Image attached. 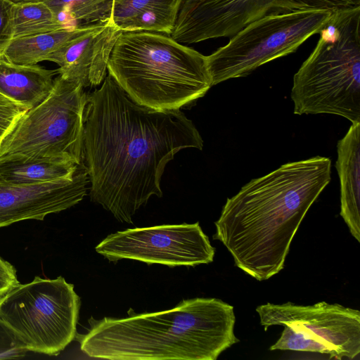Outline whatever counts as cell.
<instances>
[{"label": "cell", "mask_w": 360, "mask_h": 360, "mask_svg": "<svg viewBox=\"0 0 360 360\" xmlns=\"http://www.w3.org/2000/svg\"><path fill=\"white\" fill-rule=\"evenodd\" d=\"M202 139L180 110H157L134 101L110 75L87 95L82 162L90 198L121 222L155 195L167 164L179 150H202Z\"/></svg>", "instance_id": "cell-1"}, {"label": "cell", "mask_w": 360, "mask_h": 360, "mask_svg": "<svg viewBox=\"0 0 360 360\" xmlns=\"http://www.w3.org/2000/svg\"><path fill=\"white\" fill-rule=\"evenodd\" d=\"M330 179V159L316 156L251 180L227 199L213 239L224 244L240 269L268 280L283 269L302 221Z\"/></svg>", "instance_id": "cell-2"}, {"label": "cell", "mask_w": 360, "mask_h": 360, "mask_svg": "<svg viewBox=\"0 0 360 360\" xmlns=\"http://www.w3.org/2000/svg\"><path fill=\"white\" fill-rule=\"evenodd\" d=\"M233 307L217 298L184 300L172 309L122 319L91 317L76 335L87 356L111 360H216L239 342Z\"/></svg>", "instance_id": "cell-3"}, {"label": "cell", "mask_w": 360, "mask_h": 360, "mask_svg": "<svg viewBox=\"0 0 360 360\" xmlns=\"http://www.w3.org/2000/svg\"><path fill=\"white\" fill-rule=\"evenodd\" d=\"M107 70L134 101L157 110H180L212 86L205 56L157 32H122Z\"/></svg>", "instance_id": "cell-4"}, {"label": "cell", "mask_w": 360, "mask_h": 360, "mask_svg": "<svg viewBox=\"0 0 360 360\" xmlns=\"http://www.w3.org/2000/svg\"><path fill=\"white\" fill-rule=\"evenodd\" d=\"M360 8L335 12L293 77L294 114L360 122Z\"/></svg>", "instance_id": "cell-5"}, {"label": "cell", "mask_w": 360, "mask_h": 360, "mask_svg": "<svg viewBox=\"0 0 360 360\" xmlns=\"http://www.w3.org/2000/svg\"><path fill=\"white\" fill-rule=\"evenodd\" d=\"M87 94L77 82L58 75L48 96L27 110L0 142V160L49 158L82 162Z\"/></svg>", "instance_id": "cell-6"}, {"label": "cell", "mask_w": 360, "mask_h": 360, "mask_svg": "<svg viewBox=\"0 0 360 360\" xmlns=\"http://www.w3.org/2000/svg\"><path fill=\"white\" fill-rule=\"evenodd\" d=\"M81 306L74 285L62 276H36L0 300V319L27 352L57 355L76 338Z\"/></svg>", "instance_id": "cell-7"}, {"label": "cell", "mask_w": 360, "mask_h": 360, "mask_svg": "<svg viewBox=\"0 0 360 360\" xmlns=\"http://www.w3.org/2000/svg\"><path fill=\"white\" fill-rule=\"evenodd\" d=\"M335 12L305 10L272 13L248 24L207 57L212 86L245 77L258 67L295 52L329 22Z\"/></svg>", "instance_id": "cell-8"}, {"label": "cell", "mask_w": 360, "mask_h": 360, "mask_svg": "<svg viewBox=\"0 0 360 360\" xmlns=\"http://www.w3.org/2000/svg\"><path fill=\"white\" fill-rule=\"evenodd\" d=\"M256 311L265 330L272 326H284L270 350L316 352L337 359H353L360 354L357 309L320 302L307 306L266 303L258 306Z\"/></svg>", "instance_id": "cell-9"}, {"label": "cell", "mask_w": 360, "mask_h": 360, "mask_svg": "<svg viewBox=\"0 0 360 360\" xmlns=\"http://www.w3.org/2000/svg\"><path fill=\"white\" fill-rule=\"evenodd\" d=\"M96 251L110 262L127 259L171 267L209 264L215 253L199 222L117 231L97 245Z\"/></svg>", "instance_id": "cell-10"}, {"label": "cell", "mask_w": 360, "mask_h": 360, "mask_svg": "<svg viewBox=\"0 0 360 360\" xmlns=\"http://www.w3.org/2000/svg\"><path fill=\"white\" fill-rule=\"evenodd\" d=\"M272 13V0H181L170 37L181 44L232 37Z\"/></svg>", "instance_id": "cell-11"}, {"label": "cell", "mask_w": 360, "mask_h": 360, "mask_svg": "<svg viewBox=\"0 0 360 360\" xmlns=\"http://www.w3.org/2000/svg\"><path fill=\"white\" fill-rule=\"evenodd\" d=\"M89 179L83 162L72 178L22 184L0 176V228L67 210L83 200Z\"/></svg>", "instance_id": "cell-12"}, {"label": "cell", "mask_w": 360, "mask_h": 360, "mask_svg": "<svg viewBox=\"0 0 360 360\" xmlns=\"http://www.w3.org/2000/svg\"><path fill=\"white\" fill-rule=\"evenodd\" d=\"M122 32L108 20L96 23L53 52L47 60L58 65L62 77L85 88L99 85L106 77L115 44Z\"/></svg>", "instance_id": "cell-13"}, {"label": "cell", "mask_w": 360, "mask_h": 360, "mask_svg": "<svg viewBox=\"0 0 360 360\" xmlns=\"http://www.w3.org/2000/svg\"><path fill=\"white\" fill-rule=\"evenodd\" d=\"M335 167L340 182V216L360 242V122L353 123L337 145Z\"/></svg>", "instance_id": "cell-14"}, {"label": "cell", "mask_w": 360, "mask_h": 360, "mask_svg": "<svg viewBox=\"0 0 360 360\" xmlns=\"http://www.w3.org/2000/svg\"><path fill=\"white\" fill-rule=\"evenodd\" d=\"M181 0H112L109 20L122 32L170 35Z\"/></svg>", "instance_id": "cell-15"}, {"label": "cell", "mask_w": 360, "mask_h": 360, "mask_svg": "<svg viewBox=\"0 0 360 360\" xmlns=\"http://www.w3.org/2000/svg\"><path fill=\"white\" fill-rule=\"evenodd\" d=\"M57 70L18 65L0 55V93L30 109L51 91Z\"/></svg>", "instance_id": "cell-16"}, {"label": "cell", "mask_w": 360, "mask_h": 360, "mask_svg": "<svg viewBox=\"0 0 360 360\" xmlns=\"http://www.w3.org/2000/svg\"><path fill=\"white\" fill-rule=\"evenodd\" d=\"M94 25V24H93ZM92 25L13 38L4 51V58L15 64L31 65L47 60L53 52L87 31Z\"/></svg>", "instance_id": "cell-17"}, {"label": "cell", "mask_w": 360, "mask_h": 360, "mask_svg": "<svg viewBox=\"0 0 360 360\" xmlns=\"http://www.w3.org/2000/svg\"><path fill=\"white\" fill-rule=\"evenodd\" d=\"M79 165L49 158L3 160H0V176L15 184H41L72 178Z\"/></svg>", "instance_id": "cell-18"}, {"label": "cell", "mask_w": 360, "mask_h": 360, "mask_svg": "<svg viewBox=\"0 0 360 360\" xmlns=\"http://www.w3.org/2000/svg\"><path fill=\"white\" fill-rule=\"evenodd\" d=\"M11 27L13 39L66 27L44 1L13 3Z\"/></svg>", "instance_id": "cell-19"}, {"label": "cell", "mask_w": 360, "mask_h": 360, "mask_svg": "<svg viewBox=\"0 0 360 360\" xmlns=\"http://www.w3.org/2000/svg\"><path fill=\"white\" fill-rule=\"evenodd\" d=\"M65 27L84 26L109 20L112 0H47L44 1Z\"/></svg>", "instance_id": "cell-20"}, {"label": "cell", "mask_w": 360, "mask_h": 360, "mask_svg": "<svg viewBox=\"0 0 360 360\" xmlns=\"http://www.w3.org/2000/svg\"><path fill=\"white\" fill-rule=\"evenodd\" d=\"M27 110L25 105L0 93V142Z\"/></svg>", "instance_id": "cell-21"}, {"label": "cell", "mask_w": 360, "mask_h": 360, "mask_svg": "<svg viewBox=\"0 0 360 360\" xmlns=\"http://www.w3.org/2000/svg\"><path fill=\"white\" fill-rule=\"evenodd\" d=\"M27 352L22 342L0 319V359L22 358Z\"/></svg>", "instance_id": "cell-22"}, {"label": "cell", "mask_w": 360, "mask_h": 360, "mask_svg": "<svg viewBox=\"0 0 360 360\" xmlns=\"http://www.w3.org/2000/svg\"><path fill=\"white\" fill-rule=\"evenodd\" d=\"M13 4L8 0H0V55H2L13 39L11 27Z\"/></svg>", "instance_id": "cell-23"}, {"label": "cell", "mask_w": 360, "mask_h": 360, "mask_svg": "<svg viewBox=\"0 0 360 360\" xmlns=\"http://www.w3.org/2000/svg\"><path fill=\"white\" fill-rule=\"evenodd\" d=\"M18 284L15 267L0 256V300Z\"/></svg>", "instance_id": "cell-24"}, {"label": "cell", "mask_w": 360, "mask_h": 360, "mask_svg": "<svg viewBox=\"0 0 360 360\" xmlns=\"http://www.w3.org/2000/svg\"><path fill=\"white\" fill-rule=\"evenodd\" d=\"M12 3L46 1L47 0H8Z\"/></svg>", "instance_id": "cell-25"}]
</instances>
